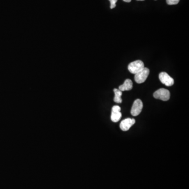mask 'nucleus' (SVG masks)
Masks as SVG:
<instances>
[{
	"mask_svg": "<svg viewBox=\"0 0 189 189\" xmlns=\"http://www.w3.org/2000/svg\"><path fill=\"white\" fill-rule=\"evenodd\" d=\"M145 67V65L143 61L140 60H137L130 63L128 66V69L130 72L135 75L141 70H143Z\"/></svg>",
	"mask_w": 189,
	"mask_h": 189,
	"instance_id": "f257e3e1",
	"label": "nucleus"
},
{
	"mask_svg": "<svg viewBox=\"0 0 189 189\" xmlns=\"http://www.w3.org/2000/svg\"><path fill=\"white\" fill-rule=\"evenodd\" d=\"M153 97L155 99H160L162 101H168L170 99V91L168 89L160 88L154 93Z\"/></svg>",
	"mask_w": 189,
	"mask_h": 189,
	"instance_id": "f03ea898",
	"label": "nucleus"
},
{
	"mask_svg": "<svg viewBox=\"0 0 189 189\" xmlns=\"http://www.w3.org/2000/svg\"><path fill=\"white\" fill-rule=\"evenodd\" d=\"M149 72L150 70L149 69L145 67L143 70H141L139 72L135 74L134 81L138 84L144 83L149 76Z\"/></svg>",
	"mask_w": 189,
	"mask_h": 189,
	"instance_id": "7ed1b4c3",
	"label": "nucleus"
},
{
	"mask_svg": "<svg viewBox=\"0 0 189 189\" xmlns=\"http://www.w3.org/2000/svg\"><path fill=\"white\" fill-rule=\"evenodd\" d=\"M143 108V103L140 99H136L134 102L131 110V114L133 116L139 115Z\"/></svg>",
	"mask_w": 189,
	"mask_h": 189,
	"instance_id": "20e7f679",
	"label": "nucleus"
},
{
	"mask_svg": "<svg viewBox=\"0 0 189 189\" xmlns=\"http://www.w3.org/2000/svg\"><path fill=\"white\" fill-rule=\"evenodd\" d=\"M160 81L167 86H171L174 84V79L166 72H161L159 75Z\"/></svg>",
	"mask_w": 189,
	"mask_h": 189,
	"instance_id": "39448f33",
	"label": "nucleus"
},
{
	"mask_svg": "<svg viewBox=\"0 0 189 189\" xmlns=\"http://www.w3.org/2000/svg\"><path fill=\"white\" fill-rule=\"evenodd\" d=\"M121 108L118 106H114L112 108V111L111 115V120L114 123H117L121 119V113H120Z\"/></svg>",
	"mask_w": 189,
	"mask_h": 189,
	"instance_id": "423d86ee",
	"label": "nucleus"
},
{
	"mask_svg": "<svg viewBox=\"0 0 189 189\" xmlns=\"http://www.w3.org/2000/svg\"><path fill=\"white\" fill-rule=\"evenodd\" d=\"M136 123V120L134 119L131 118H127L121 121L120 124V128L123 131H126L129 129L132 126Z\"/></svg>",
	"mask_w": 189,
	"mask_h": 189,
	"instance_id": "0eeeda50",
	"label": "nucleus"
},
{
	"mask_svg": "<svg viewBox=\"0 0 189 189\" xmlns=\"http://www.w3.org/2000/svg\"><path fill=\"white\" fill-rule=\"evenodd\" d=\"M133 84L131 80L130 79H126L125 82L122 85H120L119 87V89L121 91H128L132 89Z\"/></svg>",
	"mask_w": 189,
	"mask_h": 189,
	"instance_id": "6e6552de",
	"label": "nucleus"
},
{
	"mask_svg": "<svg viewBox=\"0 0 189 189\" xmlns=\"http://www.w3.org/2000/svg\"><path fill=\"white\" fill-rule=\"evenodd\" d=\"M114 92L115 93V97L114 98V102L118 104H120L122 102L121 96L123 95V91H120L119 89L115 88L114 89Z\"/></svg>",
	"mask_w": 189,
	"mask_h": 189,
	"instance_id": "1a4fd4ad",
	"label": "nucleus"
},
{
	"mask_svg": "<svg viewBox=\"0 0 189 189\" xmlns=\"http://www.w3.org/2000/svg\"><path fill=\"white\" fill-rule=\"evenodd\" d=\"M167 3L168 5H176L178 4L180 0H166Z\"/></svg>",
	"mask_w": 189,
	"mask_h": 189,
	"instance_id": "9d476101",
	"label": "nucleus"
},
{
	"mask_svg": "<svg viewBox=\"0 0 189 189\" xmlns=\"http://www.w3.org/2000/svg\"><path fill=\"white\" fill-rule=\"evenodd\" d=\"M109 1L111 2V9H113L115 8V7H116V3L118 0H109Z\"/></svg>",
	"mask_w": 189,
	"mask_h": 189,
	"instance_id": "9b49d317",
	"label": "nucleus"
},
{
	"mask_svg": "<svg viewBox=\"0 0 189 189\" xmlns=\"http://www.w3.org/2000/svg\"><path fill=\"white\" fill-rule=\"evenodd\" d=\"M124 2H125L129 3L131 1V0H123Z\"/></svg>",
	"mask_w": 189,
	"mask_h": 189,
	"instance_id": "f8f14e48",
	"label": "nucleus"
},
{
	"mask_svg": "<svg viewBox=\"0 0 189 189\" xmlns=\"http://www.w3.org/2000/svg\"><path fill=\"white\" fill-rule=\"evenodd\" d=\"M137 1H145V0H137Z\"/></svg>",
	"mask_w": 189,
	"mask_h": 189,
	"instance_id": "ddd939ff",
	"label": "nucleus"
}]
</instances>
